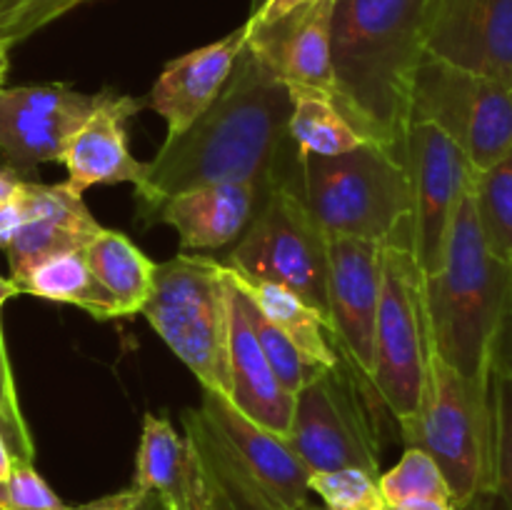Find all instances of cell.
Listing matches in <instances>:
<instances>
[{
  "label": "cell",
  "instance_id": "74e56055",
  "mask_svg": "<svg viewBox=\"0 0 512 510\" xmlns=\"http://www.w3.org/2000/svg\"><path fill=\"white\" fill-rule=\"evenodd\" d=\"M490 370L505 375L512 383V305L500 323L498 335H495L493 358H490Z\"/></svg>",
  "mask_w": 512,
  "mask_h": 510
},
{
  "label": "cell",
  "instance_id": "b9f144b4",
  "mask_svg": "<svg viewBox=\"0 0 512 510\" xmlns=\"http://www.w3.org/2000/svg\"><path fill=\"white\" fill-rule=\"evenodd\" d=\"M13 463H15L13 450H10L8 440H5L3 430H0V483H5V480H8L10 470H13Z\"/></svg>",
  "mask_w": 512,
  "mask_h": 510
},
{
  "label": "cell",
  "instance_id": "1f68e13d",
  "mask_svg": "<svg viewBox=\"0 0 512 510\" xmlns=\"http://www.w3.org/2000/svg\"><path fill=\"white\" fill-rule=\"evenodd\" d=\"M310 493L318 495L328 510H383L378 478L358 468L313 473L308 480Z\"/></svg>",
  "mask_w": 512,
  "mask_h": 510
},
{
  "label": "cell",
  "instance_id": "4fadbf2b",
  "mask_svg": "<svg viewBox=\"0 0 512 510\" xmlns=\"http://www.w3.org/2000/svg\"><path fill=\"white\" fill-rule=\"evenodd\" d=\"M383 245L328 238V318L340 358L373 390Z\"/></svg>",
  "mask_w": 512,
  "mask_h": 510
},
{
  "label": "cell",
  "instance_id": "8d00e7d4",
  "mask_svg": "<svg viewBox=\"0 0 512 510\" xmlns=\"http://www.w3.org/2000/svg\"><path fill=\"white\" fill-rule=\"evenodd\" d=\"M160 503H163V510H213V505H210L208 500V493H205L203 478H200L198 463H195L193 458V450H190V468H188V475H185L183 485H180L173 495L160 500Z\"/></svg>",
  "mask_w": 512,
  "mask_h": 510
},
{
  "label": "cell",
  "instance_id": "4316f807",
  "mask_svg": "<svg viewBox=\"0 0 512 510\" xmlns=\"http://www.w3.org/2000/svg\"><path fill=\"white\" fill-rule=\"evenodd\" d=\"M188 468L190 448L185 435L175 433L173 423L165 415L145 413L133 488L155 493L163 500L183 485Z\"/></svg>",
  "mask_w": 512,
  "mask_h": 510
},
{
  "label": "cell",
  "instance_id": "83f0119b",
  "mask_svg": "<svg viewBox=\"0 0 512 510\" xmlns=\"http://www.w3.org/2000/svg\"><path fill=\"white\" fill-rule=\"evenodd\" d=\"M473 205L488 250L512 268V150L475 173Z\"/></svg>",
  "mask_w": 512,
  "mask_h": 510
},
{
  "label": "cell",
  "instance_id": "e575fe53",
  "mask_svg": "<svg viewBox=\"0 0 512 510\" xmlns=\"http://www.w3.org/2000/svg\"><path fill=\"white\" fill-rule=\"evenodd\" d=\"M3 508L8 510H65L68 505L58 498L53 488L35 470L33 463L15 460L5 480Z\"/></svg>",
  "mask_w": 512,
  "mask_h": 510
},
{
  "label": "cell",
  "instance_id": "bcb514c9",
  "mask_svg": "<svg viewBox=\"0 0 512 510\" xmlns=\"http://www.w3.org/2000/svg\"><path fill=\"white\" fill-rule=\"evenodd\" d=\"M300 510H328V508H325V505H315V503H305V505H303V508H300Z\"/></svg>",
  "mask_w": 512,
  "mask_h": 510
},
{
  "label": "cell",
  "instance_id": "4dcf8cb0",
  "mask_svg": "<svg viewBox=\"0 0 512 510\" xmlns=\"http://www.w3.org/2000/svg\"><path fill=\"white\" fill-rule=\"evenodd\" d=\"M235 283H238V280H235ZM238 288H240V283H238ZM240 293H243L245 315H248L250 325H253V333H255V338H258L260 348H263L265 358H268L270 368L275 370V375H278V380L283 383V388L288 390L290 395H298V390L303 388L308 380H313L315 375L323 373V370L313 368L310 363H305L303 355L295 350V345L290 343V340L285 338V335L280 333V330L275 328V325L270 323V320L265 318L258 308H255V303L248 298V293H245L243 288H240Z\"/></svg>",
  "mask_w": 512,
  "mask_h": 510
},
{
  "label": "cell",
  "instance_id": "9a60e30c",
  "mask_svg": "<svg viewBox=\"0 0 512 510\" xmlns=\"http://www.w3.org/2000/svg\"><path fill=\"white\" fill-rule=\"evenodd\" d=\"M335 0H313L268 25L245 23V45L273 68L288 88L333 93L330 30Z\"/></svg>",
  "mask_w": 512,
  "mask_h": 510
},
{
  "label": "cell",
  "instance_id": "52a82bcc",
  "mask_svg": "<svg viewBox=\"0 0 512 510\" xmlns=\"http://www.w3.org/2000/svg\"><path fill=\"white\" fill-rule=\"evenodd\" d=\"M430 355L425 275L410 248V233L383 245V288L375 320L373 393L400 425L423 400Z\"/></svg>",
  "mask_w": 512,
  "mask_h": 510
},
{
  "label": "cell",
  "instance_id": "7a4b0ae2",
  "mask_svg": "<svg viewBox=\"0 0 512 510\" xmlns=\"http://www.w3.org/2000/svg\"><path fill=\"white\" fill-rule=\"evenodd\" d=\"M425 0H335L333 98L368 135L403 158L423 45Z\"/></svg>",
  "mask_w": 512,
  "mask_h": 510
},
{
  "label": "cell",
  "instance_id": "30bf717a",
  "mask_svg": "<svg viewBox=\"0 0 512 510\" xmlns=\"http://www.w3.org/2000/svg\"><path fill=\"white\" fill-rule=\"evenodd\" d=\"M413 120L433 123L475 170H485L512 150V85L425 53L410 98Z\"/></svg>",
  "mask_w": 512,
  "mask_h": 510
},
{
  "label": "cell",
  "instance_id": "f546056e",
  "mask_svg": "<svg viewBox=\"0 0 512 510\" xmlns=\"http://www.w3.org/2000/svg\"><path fill=\"white\" fill-rule=\"evenodd\" d=\"M493 403V478L488 510H512V383L490 370Z\"/></svg>",
  "mask_w": 512,
  "mask_h": 510
},
{
  "label": "cell",
  "instance_id": "ffe728a7",
  "mask_svg": "<svg viewBox=\"0 0 512 510\" xmlns=\"http://www.w3.org/2000/svg\"><path fill=\"white\" fill-rule=\"evenodd\" d=\"M245 45V25L215 43L170 60L150 88L145 105L168 125V138L183 135L220 95Z\"/></svg>",
  "mask_w": 512,
  "mask_h": 510
},
{
  "label": "cell",
  "instance_id": "8fae6325",
  "mask_svg": "<svg viewBox=\"0 0 512 510\" xmlns=\"http://www.w3.org/2000/svg\"><path fill=\"white\" fill-rule=\"evenodd\" d=\"M403 160L413 193L410 248L423 275H433L443 265L455 213L478 170L443 130L423 120L408 125Z\"/></svg>",
  "mask_w": 512,
  "mask_h": 510
},
{
  "label": "cell",
  "instance_id": "e0dca14e",
  "mask_svg": "<svg viewBox=\"0 0 512 510\" xmlns=\"http://www.w3.org/2000/svg\"><path fill=\"white\" fill-rule=\"evenodd\" d=\"M200 410L220 438L233 448L240 463L275 500L288 510H300L310 503V473L285 435L258 425L213 390H203Z\"/></svg>",
  "mask_w": 512,
  "mask_h": 510
},
{
  "label": "cell",
  "instance_id": "7c38bea8",
  "mask_svg": "<svg viewBox=\"0 0 512 510\" xmlns=\"http://www.w3.org/2000/svg\"><path fill=\"white\" fill-rule=\"evenodd\" d=\"M100 93H80L63 83L0 90V158L15 175L43 163H63L65 148L85 123Z\"/></svg>",
  "mask_w": 512,
  "mask_h": 510
},
{
  "label": "cell",
  "instance_id": "7dc6e473",
  "mask_svg": "<svg viewBox=\"0 0 512 510\" xmlns=\"http://www.w3.org/2000/svg\"><path fill=\"white\" fill-rule=\"evenodd\" d=\"M3 498H5V483H0V505H3Z\"/></svg>",
  "mask_w": 512,
  "mask_h": 510
},
{
  "label": "cell",
  "instance_id": "836d02e7",
  "mask_svg": "<svg viewBox=\"0 0 512 510\" xmlns=\"http://www.w3.org/2000/svg\"><path fill=\"white\" fill-rule=\"evenodd\" d=\"M0 430H3L10 450H13V458L33 463L35 445L30 438L28 423L23 418V410H20L18 388H15L13 370H10L8 348H5L3 323H0Z\"/></svg>",
  "mask_w": 512,
  "mask_h": 510
},
{
  "label": "cell",
  "instance_id": "7bdbcfd3",
  "mask_svg": "<svg viewBox=\"0 0 512 510\" xmlns=\"http://www.w3.org/2000/svg\"><path fill=\"white\" fill-rule=\"evenodd\" d=\"M15 295H20V293H18V288H15L13 280L0 275V310H3V305L8 303L10 298H15Z\"/></svg>",
  "mask_w": 512,
  "mask_h": 510
},
{
  "label": "cell",
  "instance_id": "f35d334b",
  "mask_svg": "<svg viewBox=\"0 0 512 510\" xmlns=\"http://www.w3.org/2000/svg\"><path fill=\"white\" fill-rule=\"evenodd\" d=\"M313 3V0H265L263 8L258 10V13H253L248 18V25H268L273 23V20L283 18V15H288L290 10L300 8V5H308Z\"/></svg>",
  "mask_w": 512,
  "mask_h": 510
},
{
  "label": "cell",
  "instance_id": "7402d4cb",
  "mask_svg": "<svg viewBox=\"0 0 512 510\" xmlns=\"http://www.w3.org/2000/svg\"><path fill=\"white\" fill-rule=\"evenodd\" d=\"M183 435L193 450L213 510H288L250 475L203 410H185Z\"/></svg>",
  "mask_w": 512,
  "mask_h": 510
},
{
  "label": "cell",
  "instance_id": "44dd1931",
  "mask_svg": "<svg viewBox=\"0 0 512 510\" xmlns=\"http://www.w3.org/2000/svg\"><path fill=\"white\" fill-rule=\"evenodd\" d=\"M263 195V188L255 183L203 185L165 200L153 223L175 228L183 250L223 248L245 233Z\"/></svg>",
  "mask_w": 512,
  "mask_h": 510
},
{
  "label": "cell",
  "instance_id": "d6a6232c",
  "mask_svg": "<svg viewBox=\"0 0 512 510\" xmlns=\"http://www.w3.org/2000/svg\"><path fill=\"white\" fill-rule=\"evenodd\" d=\"M95 0H0V40L8 48Z\"/></svg>",
  "mask_w": 512,
  "mask_h": 510
},
{
  "label": "cell",
  "instance_id": "ac0fdd59",
  "mask_svg": "<svg viewBox=\"0 0 512 510\" xmlns=\"http://www.w3.org/2000/svg\"><path fill=\"white\" fill-rule=\"evenodd\" d=\"M145 108V100L100 90V98L85 123L75 130L65 148V183L83 195L93 185H115L143 180V163L130 155L128 120Z\"/></svg>",
  "mask_w": 512,
  "mask_h": 510
},
{
  "label": "cell",
  "instance_id": "d6986e66",
  "mask_svg": "<svg viewBox=\"0 0 512 510\" xmlns=\"http://www.w3.org/2000/svg\"><path fill=\"white\" fill-rule=\"evenodd\" d=\"M228 278V400L263 428L288 438L293 425L295 395H290L270 368L263 348L245 315L243 293L225 265Z\"/></svg>",
  "mask_w": 512,
  "mask_h": 510
},
{
  "label": "cell",
  "instance_id": "484cf974",
  "mask_svg": "<svg viewBox=\"0 0 512 510\" xmlns=\"http://www.w3.org/2000/svg\"><path fill=\"white\" fill-rule=\"evenodd\" d=\"M95 278L118 303L123 318H133L148 303L158 263L148 258L128 235L103 228L85 248Z\"/></svg>",
  "mask_w": 512,
  "mask_h": 510
},
{
  "label": "cell",
  "instance_id": "c3c4849f",
  "mask_svg": "<svg viewBox=\"0 0 512 510\" xmlns=\"http://www.w3.org/2000/svg\"><path fill=\"white\" fill-rule=\"evenodd\" d=\"M0 510H8V508H3V505H0Z\"/></svg>",
  "mask_w": 512,
  "mask_h": 510
},
{
  "label": "cell",
  "instance_id": "5b68a950",
  "mask_svg": "<svg viewBox=\"0 0 512 510\" xmlns=\"http://www.w3.org/2000/svg\"><path fill=\"white\" fill-rule=\"evenodd\" d=\"M300 195L328 238L390 243L410 233V173L380 143L333 158H300Z\"/></svg>",
  "mask_w": 512,
  "mask_h": 510
},
{
  "label": "cell",
  "instance_id": "f1b7e54d",
  "mask_svg": "<svg viewBox=\"0 0 512 510\" xmlns=\"http://www.w3.org/2000/svg\"><path fill=\"white\" fill-rule=\"evenodd\" d=\"M378 488L385 503H415V500H440L453 503L443 470L420 448H405L403 458L378 475Z\"/></svg>",
  "mask_w": 512,
  "mask_h": 510
},
{
  "label": "cell",
  "instance_id": "cb8c5ba5",
  "mask_svg": "<svg viewBox=\"0 0 512 510\" xmlns=\"http://www.w3.org/2000/svg\"><path fill=\"white\" fill-rule=\"evenodd\" d=\"M20 295H35L50 303L75 305L93 315L95 320H118L123 318L113 295L105 285L95 278L85 248L63 250L43 258L40 263L30 265L18 278H10Z\"/></svg>",
  "mask_w": 512,
  "mask_h": 510
},
{
  "label": "cell",
  "instance_id": "d4e9b609",
  "mask_svg": "<svg viewBox=\"0 0 512 510\" xmlns=\"http://www.w3.org/2000/svg\"><path fill=\"white\" fill-rule=\"evenodd\" d=\"M290 90V140L300 158H333V155L350 153V150L368 145L373 140L343 113L333 93L323 90Z\"/></svg>",
  "mask_w": 512,
  "mask_h": 510
},
{
  "label": "cell",
  "instance_id": "277c9868",
  "mask_svg": "<svg viewBox=\"0 0 512 510\" xmlns=\"http://www.w3.org/2000/svg\"><path fill=\"white\" fill-rule=\"evenodd\" d=\"M405 448H420L443 470L455 510H488L493 478L490 380H470L450 368L430 340L420 408L400 425Z\"/></svg>",
  "mask_w": 512,
  "mask_h": 510
},
{
  "label": "cell",
  "instance_id": "6da1fadb",
  "mask_svg": "<svg viewBox=\"0 0 512 510\" xmlns=\"http://www.w3.org/2000/svg\"><path fill=\"white\" fill-rule=\"evenodd\" d=\"M290 90L255 50L243 45L215 103L143 163L135 215L153 225L165 200L215 183L300 185V155L290 140Z\"/></svg>",
  "mask_w": 512,
  "mask_h": 510
},
{
  "label": "cell",
  "instance_id": "8992f818",
  "mask_svg": "<svg viewBox=\"0 0 512 510\" xmlns=\"http://www.w3.org/2000/svg\"><path fill=\"white\" fill-rule=\"evenodd\" d=\"M140 315L200 380L228 398V278L225 263L183 250L158 263Z\"/></svg>",
  "mask_w": 512,
  "mask_h": 510
},
{
  "label": "cell",
  "instance_id": "ee69618b",
  "mask_svg": "<svg viewBox=\"0 0 512 510\" xmlns=\"http://www.w3.org/2000/svg\"><path fill=\"white\" fill-rule=\"evenodd\" d=\"M8 53H10V48L3 43V40H0V90H3L5 75H8V65H10Z\"/></svg>",
  "mask_w": 512,
  "mask_h": 510
},
{
  "label": "cell",
  "instance_id": "d590c367",
  "mask_svg": "<svg viewBox=\"0 0 512 510\" xmlns=\"http://www.w3.org/2000/svg\"><path fill=\"white\" fill-rule=\"evenodd\" d=\"M65 510H163V503L155 493H143L130 485V488L88 500V503L68 505Z\"/></svg>",
  "mask_w": 512,
  "mask_h": 510
},
{
  "label": "cell",
  "instance_id": "2e32d148",
  "mask_svg": "<svg viewBox=\"0 0 512 510\" xmlns=\"http://www.w3.org/2000/svg\"><path fill=\"white\" fill-rule=\"evenodd\" d=\"M23 223L5 245L10 278H18L30 265L63 250L88 248L103 225L85 208L83 195L68 183H30L25 180L18 193Z\"/></svg>",
  "mask_w": 512,
  "mask_h": 510
},
{
  "label": "cell",
  "instance_id": "5bb4252c",
  "mask_svg": "<svg viewBox=\"0 0 512 510\" xmlns=\"http://www.w3.org/2000/svg\"><path fill=\"white\" fill-rule=\"evenodd\" d=\"M430 58L512 85V0H425Z\"/></svg>",
  "mask_w": 512,
  "mask_h": 510
},
{
  "label": "cell",
  "instance_id": "3957f363",
  "mask_svg": "<svg viewBox=\"0 0 512 510\" xmlns=\"http://www.w3.org/2000/svg\"><path fill=\"white\" fill-rule=\"evenodd\" d=\"M510 305L512 268L485 245L470 188L455 213L443 265L425 275V310L435 353L465 378L490 380L495 335Z\"/></svg>",
  "mask_w": 512,
  "mask_h": 510
},
{
  "label": "cell",
  "instance_id": "603a6c76",
  "mask_svg": "<svg viewBox=\"0 0 512 510\" xmlns=\"http://www.w3.org/2000/svg\"><path fill=\"white\" fill-rule=\"evenodd\" d=\"M230 273L238 280L240 288L248 293L255 308L295 345V350L303 355L305 363H310L313 368L328 370L343 360L338 345H335L330 323L308 300H303L285 285L248 278V275H240L235 270H230Z\"/></svg>",
  "mask_w": 512,
  "mask_h": 510
},
{
  "label": "cell",
  "instance_id": "ab89813d",
  "mask_svg": "<svg viewBox=\"0 0 512 510\" xmlns=\"http://www.w3.org/2000/svg\"><path fill=\"white\" fill-rule=\"evenodd\" d=\"M23 183L25 180L20 175H15L10 168H0V203L3 200H13L20 193V188H23Z\"/></svg>",
  "mask_w": 512,
  "mask_h": 510
},
{
  "label": "cell",
  "instance_id": "f6af8a7d",
  "mask_svg": "<svg viewBox=\"0 0 512 510\" xmlns=\"http://www.w3.org/2000/svg\"><path fill=\"white\" fill-rule=\"evenodd\" d=\"M263 3H265V0H250V15L258 13V10L263 8Z\"/></svg>",
  "mask_w": 512,
  "mask_h": 510
},
{
  "label": "cell",
  "instance_id": "9c48e42d",
  "mask_svg": "<svg viewBox=\"0 0 512 510\" xmlns=\"http://www.w3.org/2000/svg\"><path fill=\"white\" fill-rule=\"evenodd\" d=\"M375 393L340 360L295 395L288 440L308 473L358 468L380 475V433L373 423Z\"/></svg>",
  "mask_w": 512,
  "mask_h": 510
},
{
  "label": "cell",
  "instance_id": "ba28073f",
  "mask_svg": "<svg viewBox=\"0 0 512 510\" xmlns=\"http://www.w3.org/2000/svg\"><path fill=\"white\" fill-rule=\"evenodd\" d=\"M225 265L248 278L285 285L330 323L328 235L305 205L300 185L280 183L263 195L258 213L228 253Z\"/></svg>",
  "mask_w": 512,
  "mask_h": 510
},
{
  "label": "cell",
  "instance_id": "60d3db41",
  "mask_svg": "<svg viewBox=\"0 0 512 510\" xmlns=\"http://www.w3.org/2000/svg\"><path fill=\"white\" fill-rule=\"evenodd\" d=\"M383 510H455V505L440 503V500H415V503H400V505L385 503Z\"/></svg>",
  "mask_w": 512,
  "mask_h": 510
}]
</instances>
